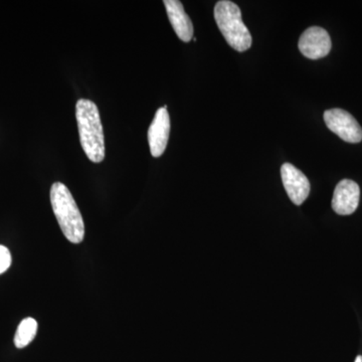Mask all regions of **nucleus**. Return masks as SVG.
I'll return each instance as SVG.
<instances>
[{
    "label": "nucleus",
    "instance_id": "1",
    "mask_svg": "<svg viewBox=\"0 0 362 362\" xmlns=\"http://www.w3.org/2000/svg\"><path fill=\"white\" fill-rule=\"evenodd\" d=\"M78 134L86 156L94 163L105 159V137L99 109L94 102L80 99L76 105Z\"/></svg>",
    "mask_w": 362,
    "mask_h": 362
},
{
    "label": "nucleus",
    "instance_id": "6",
    "mask_svg": "<svg viewBox=\"0 0 362 362\" xmlns=\"http://www.w3.org/2000/svg\"><path fill=\"white\" fill-rule=\"evenodd\" d=\"M281 177L288 197L296 206H301L309 194L310 182L306 175L291 163H284L281 168Z\"/></svg>",
    "mask_w": 362,
    "mask_h": 362
},
{
    "label": "nucleus",
    "instance_id": "8",
    "mask_svg": "<svg viewBox=\"0 0 362 362\" xmlns=\"http://www.w3.org/2000/svg\"><path fill=\"white\" fill-rule=\"evenodd\" d=\"M361 199V188L356 181L343 180L335 187L332 209L340 216H349L356 211Z\"/></svg>",
    "mask_w": 362,
    "mask_h": 362
},
{
    "label": "nucleus",
    "instance_id": "10",
    "mask_svg": "<svg viewBox=\"0 0 362 362\" xmlns=\"http://www.w3.org/2000/svg\"><path fill=\"white\" fill-rule=\"evenodd\" d=\"M37 332V322L32 317L23 319L18 325L14 337V344L18 349H25L35 339Z\"/></svg>",
    "mask_w": 362,
    "mask_h": 362
},
{
    "label": "nucleus",
    "instance_id": "5",
    "mask_svg": "<svg viewBox=\"0 0 362 362\" xmlns=\"http://www.w3.org/2000/svg\"><path fill=\"white\" fill-rule=\"evenodd\" d=\"M298 47L306 58L319 59L329 54L332 42L327 30L319 26H311L302 33Z\"/></svg>",
    "mask_w": 362,
    "mask_h": 362
},
{
    "label": "nucleus",
    "instance_id": "3",
    "mask_svg": "<svg viewBox=\"0 0 362 362\" xmlns=\"http://www.w3.org/2000/svg\"><path fill=\"white\" fill-rule=\"evenodd\" d=\"M214 20L228 45L237 52H246L252 47V35L245 25L242 11L237 4L221 0L214 6Z\"/></svg>",
    "mask_w": 362,
    "mask_h": 362
},
{
    "label": "nucleus",
    "instance_id": "9",
    "mask_svg": "<svg viewBox=\"0 0 362 362\" xmlns=\"http://www.w3.org/2000/svg\"><path fill=\"white\" fill-rule=\"evenodd\" d=\"M169 21L177 37L182 42H188L194 37V25L185 13V7L180 0H164Z\"/></svg>",
    "mask_w": 362,
    "mask_h": 362
},
{
    "label": "nucleus",
    "instance_id": "2",
    "mask_svg": "<svg viewBox=\"0 0 362 362\" xmlns=\"http://www.w3.org/2000/svg\"><path fill=\"white\" fill-rule=\"evenodd\" d=\"M51 204L66 239L73 244L82 243L85 237L84 220L73 195L64 183L54 182L52 185Z\"/></svg>",
    "mask_w": 362,
    "mask_h": 362
},
{
    "label": "nucleus",
    "instance_id": "7",
    "mask_svg": "<svg viewBox=\"0 0 362 362\" xmlns=\"http://www.w3.org/2000/svg\"><path fill=\"white\" fill-rule=\"evenodd\" d=\"M170 133V117L168 109L159 108L148 130L150 152L153 157H160L168 146Z\"/></svg>",
    "mask_w": 362,
    "mask_h": 362
},
{
    "label": "nucleus",
    "instance_id": "4",
    "mask_svg": "<svg viewBox=\"0 0 362 362\" xmlns=\"http://www.w3.org/2000/svg\"><path fill=\"white\" fill-rule=\"evenodd\" d=\"M324 121L328 129L339 136L343 141L359 143L362 140V129L349 112L342 109H330L324 112Z\"/></svg>",
    "mask_w": 362,
    "mask_h": 362
},
{
    "label": "nucleus",
    "instance_id": "11",
    "mask_svg": "<svg viewBox=\"0 0 362 362\" xmlns=\"http://www.w3.org/2000/svg\"><path fill=\"white\" fill-rule=\"evenodd\" d=\"M11 265V255L6 247L0 246V275L8 270Z\"/></svg>",
    "mask_w": 362,
    "mask_h": 362
},
{
    "label": "nucleus",
    "instance_id": "12",
    "mask_svg": "<svg viewBox=\"0 0 362 362\" xmlns=\"http://www.w3.org/2000/svg\"><path fill=\"white\" fill-rule=\"evenodd\" d=\"M354 362H362V356H357L356 361H354Z\"/></svg>",
    "mask_w": 362,
    "mask_h": 362
}]
</instances>
